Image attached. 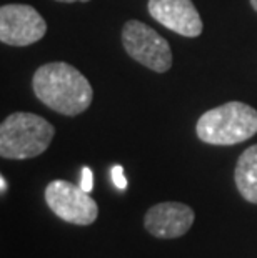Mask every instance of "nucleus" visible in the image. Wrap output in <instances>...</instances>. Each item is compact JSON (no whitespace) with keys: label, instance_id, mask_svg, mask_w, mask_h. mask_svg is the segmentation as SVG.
Wrapping results in <instances>:
<instances>
[{"label":"nucleus","instance_id":"obj_1","mask_svg":"<svg viewBox=\"0 0 257 258\" xmlns=\"http://www.w3.org/2000/svg\"><path fill=\"white\" fill-rule=\"evenodd\" d=\"M32 89L43 105L67 117L85 112L94 98L89 80L65 62H50L37 69Z\"/></svg>","mask_w":257,"mask_h":258},{"label":"nucleus","instance_id":"obj_2","mask_svg":"<svg viewBox=\"0 0 257 258\" xmlns=\"http://www.w3.org/2000/svg\"><path fill=\"white\" fill-rule=\"evenodd\" d=\"M195 134L209 145H237L257 134V110L242 102H227L200 115Z\"/></svg>","mask_w":257,"mask_h":258},{"label":"nucleus","instance_id":"obj_3","mask_svg":"<svg viewBox=\"0 0 257 258\" xmlns=\"http://www.w3.org/2000/svg\"><path fill=\"white\" fill-rule=\"evenodd\" d=\"M56 128L40 115L15 112L0 125V155L7 160L39 157L50 145Z\"/></svg>","mask_w":257,"mask_h":258},{"label":"nucleus","instance_id":"obj_4","mask_svg":"<svg viewBox=\"0 0 257 258\" xmlns=\"http://www.w3.org/2000/svg\"><path fill=\"white\" fill-rule=\"evenodd\" d=\"M122 45L129 57L157 74L167 72L172 67L169 42L144 22L129 20L124 25Z\"/></svg>","mask_w":257,"mask_h":258},{"label":"nucleus","instance_id":"obj_5","mask_svg":"<svg viewBox=\"0 0 257 258\" xmlns=\"http://www.w3.org/2000/svg\"><path fill=\"white\" fill-rule=\"evenodd\" d=\"M45 202L60 220L87 227L97 220L99 207L82 186L67 180H52L45 188Z\"/></svg>","mask_w":257,"mask_h":258},{"label":"nucleus","instance_id":"obj_6","mask_svg":"<svg viewBox=\"0 0 257 258\" xmlns=\"http://www.w3.org/2000/svg\"><path fill=\"white\" fill-rule=\"evenodd\" d=\"M47 34V22L34 7L7 4L0 9V40L12 47H27Z\"/></svg>","mask_w":257,"mask_h":258},{"label":"nucleus","instance_id":"obj_7","mask_svg":"<svg viewBox=\"0 0 257 258\" xmlns=\"http://www.w3.org/2000/svg\"><path fill=\"white\" fill-rule=\"evenodd\" d=\"M195 213L180 202H162L150 207L144 217V227L152 237L172 240L185 235L194 225Z\"/></svg>","mask_w":257,"mask_h":258},{"label":"nucleus","instance_id":"obj_8","mask_svg":"<svg viewBox=\"0 0 257 258\" xmlns=\"http://www.w3.org/2000/svg\"><path fill=\"white\" fill-rule=\"evenodd\" d=\"M149 14L166 29L182 37H199L204 29L192 0H149Z\"/></svg>","mask_w":257,"mask_h":258},{"label":"nucleus","instance_id":"obj_9","mask_svg":"<svg viewBox=\"0 0 257 258\" xmlns=\"http://www.w3.org/2000/svg\"><path fill=\"white\" fill-rule=\"evenodd\" d=\"M234 180L242 199L257 205V145L245 148L240 153Z\"/></svg>","mask_w":257,"mask_h":258},{"label":"nucleus","instance_id":"obj_10","mask_svg":"<svg viewBox=\"0 0 257 258\" xmlns=\"http://www.w3.org/2000/svg\"><path fill=\"white\" fill-rule=\"evenodd\" d=\"M112 182L117 186L119 190H125L127 188V178L124 175V168L122 165H116L112 168Z\"/></svg>","mask_w":257,"mask_h":258},{"label":"nucleus","instance_id":"obj_11","mask_svg":"<svg viewBox=\"0 0 257 258\" xmlns=\"http://www.w3.org/2000/svg\"><path fill=\"white\" fill-rule=\"evenodd\" d=\"M80 186L84 188L85 191H92L94 188V175H92V170L89 167H84L82 168V177H80Z\"/></svg>","mask_w":257,"mask_h":258},{"label":"nucleus","instance_id":"obj_12","mask_svg":"<svg viewBox=\"0 0 257 258\" xmlns=\"http://www.w3.org/2000/svg\"><path fill=\"white\" fill-rule=\"evenodd\" d=\"M0 190H2V194H5V191H7V180H5L4 175L0 177Z\"/></svg>","mask_w":257,"mask_h":258},{"label":"nucleus","instance_id":"obj_13","mask_svg":"<svg viewBox=\"0 0 257 258\" xmlns=\"http://www.w3.org/2000/svg\"><path fill=\"white\" fill-rule=\"evenodd\" d=\"M56 2H62V4H74V2H90V0H56Z\"/></svg>","mask_w":257,"mask_h":258},{"label":"nucleus","instance_id":"obj_14","mask_svg":"<svg viewBox=\"0 0 257 258\" xmlns=\"http://www.w3.org/2000/svg\"><path fill=\"white\" fill-rule=\"evenodd\" d=\"M250 5H252V9L257 12V0H250Z\"/></svg>","mask_w":257,"mask_h":258}]
</instances>
